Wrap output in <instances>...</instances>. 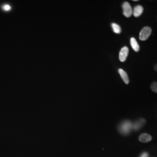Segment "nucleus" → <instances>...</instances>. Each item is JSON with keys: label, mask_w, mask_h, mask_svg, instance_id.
Listing matches in <instances>:
<instances>
[{"label": "nucleus", "mask_w": 157, "mask_h": 157, "mask_svg": "<svg viewBox=\"0 0 157 157\" xmlns=\"http://www.w3.org/2000/svg\"><path fill=\"white\" fill-rule=\"evenodd\" d=\"M118 72H119V73L120 74L121 78H122V80H124V83L127 84H129V78L127 73L124 70H123L122 69H118Z\"/></svg>", "instance_id": "obj_7"}, {"label": "nucleus", "mask_w": 157, "mask_h": 157, "mask_svg": "<svg viewBox=\"0 0 157 157\" xmlns=\"http://www.w3.org/2000/svg\"><path fill=\"white\" fill-rule=\"evenodd\" d=\"M140 157H148V154L147 152H143Z\"/></svg>", "instance_id": "obj_13"}, {"label": "nucleus", "mask_w": 157, "mask_h": 157, "mask_svg": "<svg viewBox=\"0 0 157 157\" xmlns=\"http://www.w3.org/2000/svg\"><path fill=\"white\" fill-rule=\"evenodd\" d=\"M151 90L157 93V82H153L151 84Z\"/></svg>", "instance_id": "obj_11"}, {"label": "nucleus", "mask_w": 157, "mask_h": 157, "mask_svg": "<svg viewBox=\"0 0 157 157\" xmlns=\"http://www.w3.org/2000/svg\"><path fill=\"white\" fill-rule=\"evenodd\" d=\"M146 123V120L144 119L141 118L139 120L136 121L134 124H133V129L137 130L140 129Z\"/></svg>", "instance_id": "obj_5"}, {"label": "nucleus", "mask_w": 157, "mask_h": 157, "mask_svg": "<svg viewBox=\"0 0 157 157\" xmlns=\"http://www.w3.org/2000/svg\"><path fill=\"white\" fill-rule=\"evenodd\" d=\"M128 54H129V48L127 47H124L119 52V59L120 61L122 62H124L128 56Z\"/></svg>", "instance_id": "obj_4"}, {"label": "nucleus", "mask_w": 157, "mask_h": 157, "mask_svg": "<svg viewBox=\"0 0 157 157\" xmlns=\"http://www.w3.org/2000/svg\"><path fill=\"white\" fill-rule=\"evenodd\" d=\"M143 11H144V8L142 6H136L134 8V10L133 11V14L134 17H137L141 16V15L143 12Z\"/></svg>", "instance_id": "obj_6"}, {"label": "nucleus", "mask_w": 157, "mask_h": 157, "mask_svg": "<svg viewBox=\"0 0 157 157\" xmlns=\"http://www.w3.org/2000/svg\"><path fill=\"white\" fill-rule=\"evenodd\" d=\"M154 69H155V71L157 72V63L154 66Z\"/></svg>", "instance_id": "obj_14"}, {"label": "nucleus", "mask_w": 157, "mask_h": 157, "mask_svg": "<svg viewBox=\"0 0 157 157\" xmlns=\"http://www.w3.org/2000/svg\"><path fill=\"white\" fill-rule=\"evenodd\" d=\"M133 129V124L129 121H124L119 124V131L121 134L128 135L130 130Z\"/></svg>", "instance_id": "obj_1"}, {"label": "nucleus", "mask_w": 157, "mask_h": 157, "mask_svg": "<svg viewBox=\"0 0 157 157\" xmlns=\"http://www.w3.org/2000/svg\"><path fill=\"white\" fill-rule=\"evenodd\" d=\"M111 27L114 33L117 34H120L121 33V28L118 24L115 23H112L111 24Z\"/></svg>", "instance_id": "obj_10"}, {"label": "nucleus", "mask_w": 157, "mask_h": 157, "mask_svg": "<svg viewBox=\"0 0 157 157\" xmlns=\"http://www.w3.org/2000/svg\"><path fill=\"white\" fill-rule=\"evenodd\" d=\"M130 44L132 47V48L133 49V50L136 52H138L140 50V46L139 45L138 43L137 42L135 38L132 37L130 39Z\"/></svg>", "instance_id": "obj_9"}, {"label": "nucleus", "mask_w": 157, "mask_h": 157, "mask_svg": "<svg viewBox=\"0 0 157 157\" xmlns=\"http://www.w3.org/2000/svg\"><path fill=\"white\" fill-rule=\"evenodd\" d=\"M2 9L6 11H9L11 10V6L8 5V4H6V5H4L2 6Z\"/></svg>", "instance_id": "obj_12"}, {"label": "nucleus", "mask_w": 157, "mask_h": 157, "mask_svg": "<svg viewBox=\"0 0 157 157\" xmlns=\"http://www.w3.org/2000/svg\"><path fill=\"white\" fill-rule=\"evenodd\" d=\"M152 30L148 26H146L141 29L140 35H139V39L141 41H145L148 39L150 36L151 34Z\"/></svg>", "instance_id": "obj_2"}, {"label": "nucleus", "mask_w": 157, "mask_h": 157, "mask_svg": "<svg viewBox=\"0 0 157 157\" xmlns=\"http://www.w3.org/2000/svg\"><path fill=\"white\" fill-rule=\"evenodd\" d=\"M123 14L126 17H130L133 14V10L129 2H124L122 4Z\"/></svg>", "instance_id": "obj_3"}, {"label": "nucleus", "mask_w": 157, "mask_h": 157, "mask_svg": "<svg viewBox=\"0 0 157 157\" xmlns=\"http://www.w3.org/2000/svg\"><path fill=\"white\" fill-rule=\"evenodd\" d=\"M151 140V136L147 133H143L139 137V140L142 143H147Z\"/></svg>", "instance_id": "obj_8"}]
</instances>
